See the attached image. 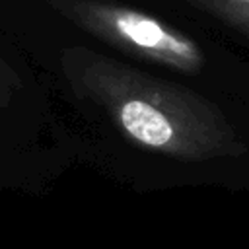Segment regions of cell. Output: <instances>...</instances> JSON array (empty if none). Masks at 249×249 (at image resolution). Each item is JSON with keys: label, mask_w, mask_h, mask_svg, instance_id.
<instances>
[{"label": "cell", "mask_w": 249, "mask_h": 249, "mask_svg": "<svg viewBox=\"0 0 249 249\" xmlns=\"http://www.w3.org/2000/svg\"><path fill=\"white\" fill-rule=\"evenodd\" d=\"M58 68L117 181L138 193H249V88L144 66L97 43L62 47Z\"/></svg>", "instance_id": "cell-1"}, {"label": "cell", "mask_w": 249, "mask_h": 249, "mask_svg": "<svg viewBox=\"0 0 249 249\" xmlns=\"http://www.w3.org/2000/svg\"><path fill=\"white\" fill-rule=\"evenodd\" d=\"M21 88V80L16 70L0 54V107H8L16 91Z\"/></svg>", "instance_id": "cell-4"}, {"label": "cell", "mask_w": 249, "mask_h": 249, "mask_svg": "<svg viewBox=\"0 0 249 249\" xmlns=\"http://www.w3.org/2000/svg\"><path fill=\"white\" fill-rule=\"evenodd\" d=\"M68 25L132 62L224 86L249 88V60L208 31L144 0H45Z\"/></svg>", "instance_id": "cell-2"}, {"label": "cell", "mask_w": 249, "mask_h": 249, "mask_svg": "<svg viewBox=\"0 0 249 249\" xmlns=\"http://www.w3.org/2000/svg\"><path fill=\"white\" fill-rule=\"evenodd\" d=\"M249 53V0H144Z\"/></svg>", "instance_id": "cell-3"}]
</instances>
